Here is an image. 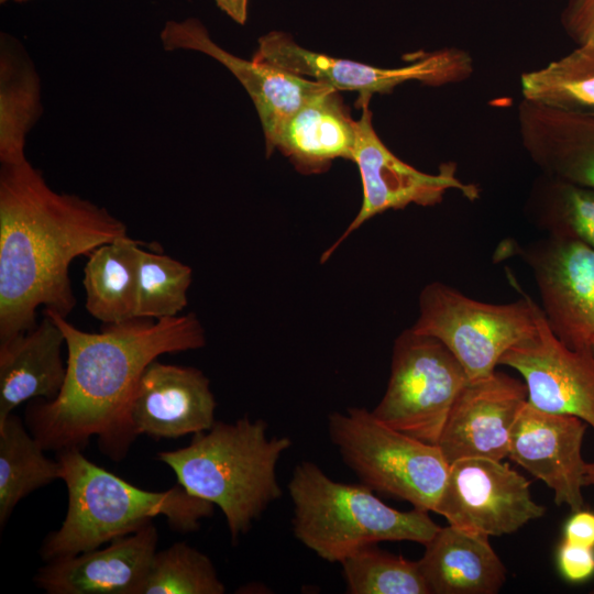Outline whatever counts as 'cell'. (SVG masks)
I'll return each mask as SVG.
<instances>
[{
	"mask_svg": "<svg viewBox=\"0 0 594 594\" xmlns=\"http://www.w3.org/2000/svg\"><path fill=\"white\" fill-rule=\"evenodd\" d=\"M522 99L565 111L594 113V44L520 76Z\"/></svg>",
	"mask_w": 594,
	"mask_h": 594,
	"instance_id": "obj_26",
	"label": "cell"
},
{
	"mask_svg": "<svg viewBox=\"0 0 594 594\" xmlns=\"http://www.w3.org/2000/svg\"><path fill=\"white\" fill-rule=\"evenodd\" d=\"M593 349H594V344H593Z\"/></svg>",
	"mask_w": 594,
	"mask_h": 594,
	"instance_id": "obj_38",
	"label": "cell"
},
{
	"mask_svg": "<svg viewBox=\"0 0 594 594\" xmlns=\"http://www.w3.org/2000/svg\"><path fill=\"white\" fill-rule=\"evenodd\" d=\"M123 221L77 195L57 193L28 160L0 168V341L33 328L36 309L76 306L74 258L127 237Z\"/></svg>",
	"mask_w": 594,
	"mask_h": 594,
	"instance_id": "obj_2",
	"label": "cell"
},
{
	"mask_svg": "<svg viewBox=\"0 0 594 594\" xmlns=\"http://www.w3.org/2000/svg\"><path fill=\"white\" fill-rule=\"evenodd\" d=\"M528 219L548 235L594 250V188L540 175L526 201Z\"/></svg>",
	"mask_w": 594,
	"mask_h": 594,
	"instance_id": "obj_27",
	"label": "cell"
},
{
	"mask_svg": "<svg viewBox=\"0 0 594 594\" xmlns=\"http://www.w3.org/2000/svg\"><path fill=\"white\" fill-rule=\"evenodd\" d=\"M253 59L304 78L314 77L337 90H355L360 94L359 99H371L373 94H391L407 81L432 87L460 84L474 73L473 57L460 47L418 52L411 55L408 65L386 68L311 52L278 31L258 38Z\"/></svg>",
	"mask_w": 594,
	"mask_h": 594,
	"instance_id": "obj_9",
	"label": "cell"
},
{
	"mask_svg": "<svg viewBox=\"0 0 594 594\" xmlns=\"http://www.w3.org/2000/svg\"><path fill=\"white\" fill-rule=\"evenodd\" d=\"M44 314L64 333L67 372L55 399L29 403L28 429L45 451L82 450L97 436L100 451L112 460L123 459L129 450L127 411L141 375L163 354L205 346L199 318L194 312L158 320L133 318L87 332L59 314Z\"/></svg>",
	"mask_w": 594,
	"mask_h": 594,
	"instance_id": "obj_1",
	"label": "cell"
},
{
	"mask_svg": "<svg viewBox=\"0 0 594 594\" xmlns=\"http://www.w3.org/2000/svg\"><path fill=\"white\" fill-rule=\"evenodd\" d=\"M339 90L329 87L311 97L277 130L267 154L277 147L305 174L321 173L336 158H353L355 121Z\"/></svg>",
	"mask_w": 594,
	"mask_h": 594,
	"instance_id": "obj_21",
	"label": "cell"
},
{
	"mask_svg": "<svg viewBox=\"0 0 594 594\" xmlns=\"http://www.w3.org/2000/svg\"><path fill=\"white\" fill-rule=\"evenodd\" d=\"M349 594H430L418 561L365 546L341 562Z\"/></svg>",
	"mask_w": 594,
	"mask_h": 594,
	"instance_id": "obj_28",
	"label": "cell"
},
{
	"mask_svg": "<svg viewBox=\"0 0 594 594\" xmlns=\"http://www.w3.org/2000/svg\"><path fill=\"white\" fill-rule=\"evenodd\" d=\"M165 51L204 53L224 65L251 97L265 134L266 148L283 122L311 97L331 87L257 61H246L224 51L212 41L206 26L195 18L167 21L161 33Z\"/></svg>",
	"mask_w": 594,
	"mask_h": 594,
	"instance_id": "obj_17",
	"label": "cell"
},
{
	"mask_svg": "<svg viewBox=\"0 0 594 594\" xmlns=\"http://www.w3.org/2000/svg\"><path fill=\"white\" fill-rule=\"evenodd\" d=\"M418 562L430 594H495L506 581L490 536L452 525L439 528Z\"/></svg>",
	"mask_w": 594,
	"mask_h": 594,
	"instance_id": "obj_22",
	"label": "cell"
},
{
	"mask_svg": "<svg viewBox=\"0 0 594 594\" xmlns=\"http://www.w3.org/2000/svg\"><path fill=\"white\" fill-rule=\"evenodd\" d=\"M267 427L248 416L216 421L188 446L156 455L184 488L219 507L232 542L283 494L276 466L293 442L286 436L268 437Z\"/></svg>",
	"mask_w": 594,
	"mask_h": 594,
	"instance_id": "obj_4",
	"label": "cell"
},
{
	"mask_svg": "<svg viewBox=\"0 0 594 594\" xmlns=\"http://www.w3.org/2000/svg\"><path fill=\"white\" fill-rule=\"evenodd\" d=\"M44 449L13 413L0 420V527L3 528L21 499L62 480L61 462Z\"/></svg>",
	"mask_w": 594,
	"mask_h": 594,
	"instance_id": "obj_25",
	"label": "cell"
},
{
	"mask_svg": "<svg viewBox=\"0 0 594 594\" xmlns=\"http://www.w3.org/2000/svg\"><path fill=\"white\" fill-rule=\"evenodd\" d=\"M468 383L464 369L442 342L409 328L394 341L387 387L372 414L399 432L437 446Z\"/></svg>",
	"mask_w": 594,
	"mask_h": 594,
	"instance_id": "obj_8",
	"label": "cell"
},
{
	"mask_svg": "<svg viewBox=\"0 0 594 594\" xmlns=\"http://www.w3.org/2000/svg\"><path fill=\"white\" fill-rule=\"evenodd\" d=\"M56 458L68 505L59 529L42 543L40 554L45 561L97 549L157 516H164L175 531L191 532L213 514V504L179 483L166 491H146L89 461L80 449L57 451Z\"/></svg>",
	"mask_w": 594,
	"mask_h": 594,
	"instance_id": "obj_3",
	"label": "cell"
},
{
	"mask_svg": "<svg viewBox=\"0 0 594 594\" xmlns=\"http://www.w3.org/2000/svg\"><path fill=\"white\" fill-rule=\"evenodd\" d=\"M65 337L46 314L33 328L0 341V420L35 398L55 399L65 383Z\"/></svg>",
	"mask_w": 594,
	"mask_h": 594,
	"instance_id": "obj_20",
	"label": "cell"
},
{
	"mask_svg": "<svg viewBox=\"0 0 594 594\" xmlns=\"http://www.w3.org/2000/svg\"><path fill=\"white\" fill-rule=\"evenodd\" d=\"M369 101L358 99L362 114L355 121L356 139L352 158L361 175L362 205L344 232L322 253L321 263L374 216L387 210L404 209L409 205L436 206L449 190L459 191L470 201L480 197L477 185L465 183L458 176V165L454 162L442 163L436 174H428L398 158L375 132Z\"/></svg>",
	"mask_w": 594,
	"mask_h": 594,
	"instance_id": "obj_11",
	"label": "cell"
},
{
	"mask_svg": "<svg viewBox=\"0 0 594 594\" xmlns=\"http://www.w3.org/2000/svg\"><path fill=\"white\" fill-rule=\"evenodd\" d=\"M563 540L594 548V513L576 510L564 526Z\"/></svg>",
	"mask_w": 594,
	"mask_h": 594,
	"instance_id": "obj_33",
	"label": "cell"
},
{
	"mask_svg": "<svg viewBox=\"0 0 594 594\" xmlns=\"http://www.w3.org/2000/svg\"><path fill=\"white\" fill-rule=\"evenodd\" d=\"M508 279L522 295L509 304L479 301L440 282L420 292L418 317L410 328L442 342L469 382L491 376L509 349L537 331L538 305L513 276Z\"/></svg>",
	"mask_w": 594,
	"mask_h": 594,
	"instance_id": "obj_7",
	"label": "cell"
},
{
	"mask_svg": "<svg viewBox=\"0 0 594 594\" xmlns=\"http://www.w3.org/2000/svg\"><path fill=\"white\" fill-rule=\"evenodd\" d=\"M217 402L210 381L193 366L154 360L141 375L128 407L124 441L140 435L176 439L209 430L216 422Z\"/></svg>",
	"mask_w": 594,
	"mask_h": 594,
	"instance_id": "obj_14",
	"label": "cell"
},
{
	"mask_svg": "<svg viewBox=\"0 0 594 594\" xmlns=\"http://www.w3.org/2000/svg\"><path fill=\"white\" fill-rule=\"evenodd\" d=\"M587 424L579 417L539 410L528 402L510 435L508 457L554 494L557 505L582 509L586 463L582 443Z\"/></svg>",
	"mask_w": 594,
	"mask_h": 594,
	"instance_id": "obj_16",
	"label": "cell"
},
{
	"mask_svg": "<svg viewBox=\"0 0 594 594\" xmlns=\"http://www.w3.org/2000/svg\"><path fill=\"white\" fill-rule=\"evenodd\" d=\"M288 493L295 538L330 563L381 541L425 546L440 528L428 512L393 508L364 484L337 482L310 461L294 468Z\"/></svg>",
	"mask_w": 594,
	"mask_h": 594,
	"instance_id": "obj_5",
	"label": "cell"
},
{
	"mask_svg": "<svg viewBox=\"0 0 594 594\" xmlns=\"http://www.w3.org/2000/svg\"><path fill=\"white\" fill-rule=\"evenodd\" d=\"M157 541L151 521L102 549L47 561L34 582L48 594H142Z\"/></svg>",
	"mask_w": 594,
	"mask_h": 594,
	"instance_id": "obj_18",
	"label": "cell"
},
{
	"mask_svg": "<svg viewBox=\"0 0 594 594\" xmlns=\"http://www.w3.org/2000/svg\"><path fill=\"white\" fill-rule=\"evenodd\" d=\"M557 561L561 575L569 582H583L594 574V548L562 540Z\"/></svg>",
	"mask_w": 594,
	"mask_h": 594,
	"instance_id": "obj_32",
	"label": "cell"
},
{
	"mask_svg": "<svg viewBox=\"0 0 594 594\" xmlns=\"http://www.w3.org/2000/svg\"><path fill=\"white\" fill-rule=\"evenodd\" d=\"M26 1H30V0H0V3H1V4L8 3V2H16V3H20V2H26Z\"/></svg>",
	"mask_w": 594,
	"mask_h": 594,
	"instance_id": "obj_36",
	"label": "cell"
},
{
	"mask_svg": "<svg viewBox=\"0 0 594 594\" xmlns=\"http://www.w3.org/2000/svg\"><path fill=\"white\" fill-rule=\"evenodd\" d=\"M509 256H519L530 268L556 337L572 350L594 351V250L547 234L524 245L505 240L495 260Z\"/></svg>",
	"mask_w": 594,
	"mask_h": 594,
	"instance_id": "obj_10",
	"label": "cell"
},
{
	"mask_svg": "<svg viewBox=\"0 0 594 594\" xmlns=\"http://www.w3.org/2000/svg\"><path fill=\"white\" fill-rule=\"evenodd\" d=\"M517 122L521 145L541 175L594 188V113L522 99Z\"/></svg>",
	"mask_w": 594,
	"mask_h": 594,
	"instance_id": "obj_19",
	"label": "cell"
},
{
	"mask_svg": "<svg viewBox=\"0 0 594 594\" xmlns=\"http://www.w3.org/2000/svg\"><path fill=\"white\" fill-rule=\"evenodd\" d=\"M584 486H594V461L586 463Z\"/></svg>",
	"mask_w": 594,
	"mask_h": 594,
	"instance_id": "obj_35",
	"label": "cell"
},
{
	"mask_svg": "<svg viewBox=\"0 0 594 594\" xmlns=\"http://www.w3.org/2000/svg\"><path fill=\"white\" fill-rule=\"evenodd\" d=\"M216 6L238 24L244 25L248 19L249 0H213Z\"/></svg>",
	"mask_w": 594,
	"mask_h": 594,
	"instance_id": "obj_34",
	"label": "cell"
},
{
	"mask_svg": "<svg viewBox=\"0 0 594 594\" xmlns=\"http://www.w3.org/2000/svg\"><path fill=\"white\" fill-rule=\"evenodd\" d=\"M193 270L166 254L140 248L136 288V318L176 317L187 306Z\"/></svg>",
	"mask_w": 594,
	"mask_h": 594,
	"instance_id": "obj_29",
	"label": "cell"
},
{
	"mask_svg": "<svg viewBox=\"0 0 594 594\" xmlns=\"http://www.w3.org/2000/svg\"><path fill=\"white\" fill-rule=\"evenodd\" d=\"M328 433L362 484L435 513L450 466L438 446L399 432L360 407L329 414Z\"/></svg>",
	"mask_w": 594,
	"mask_h": 594,
	"instance_id": "obj_6",
	"label": "cell"
},
{
	"mask_svg": "<svg viewBox=\"0 0 594 594\" xmlns=\"http://www.w3.org/2000/svg\"><path fill=\"white\" fill-rule=\"evenodd\" d=\"M435 513L449 525L499 537L542 517L530 482L507 463L487 458H464L450 463Z\"/></svg>",
	"mask_w": 594,
	"mask_h": 594,
	"instance_id": "obj_12",
	"label": "cell"
},
{
	"mask_svg": "<svg viewBox=\"0 0 594 594\" xmlns=\"http://www.w3.org/2000/svg\"><path fill=\"white\" fill-rule=\"evenodd\" d=\"M40 76L22 44L2 32L0 36V162L26 160L29 132L42 114Z\"/></svg>",
	"mask_w": 594,
	"mask_h": 594,
	"instance_id": "obj_23",
	"label": "cell"
},
{
	"mask_svg": "<svg viewBox=\"0 0 594 594\" xmlns=\"http://www.w3.org/2000/svg\"><path fill=\"white\" fill-rule=\"evenodd\" d=\"M527 396L525 383L503 372L469 382L437 443L448 463L464 458H507L512 430Z\"/></svg>",
	"mask_w": 594,
	"mask_h": 594,
	"instance_id": "obj_15",
	"label": "cell"
},
{
	"mask_svg": "<svg viewBox=\"0 0 594 594\" xmlns=\"http://www.w3.org/2000/svg\"><path fill=\"white\" fill-rule=\"evenodd\" d=\"M560 22L576 45L594 44V0H568Z\"/></svg>",
	"mask_w": 594,
	"mask_h": 594,
	"instance_id": "obj_31",
	"label": "cell"
},
{
	"mask_svg": "<svg viewBox=\"0 0 594 594\" xmlns=\"http://www.w3.org/2000/svg\"><path fill=\"white\" fill-rule=\"evenodd\" d=\"M501 364L522 376L529 405L579 417L594 429V351H576L562 343L540 306L536 333L509 349Z\"/></svg>",
	"mask_w": 594,
	"mask_h": 594,
	"instance_id": "obj_13",
	"label": "cell"
},
{
	"mask_svg": "<svg viewBox=\"0 0 594 594\" xmlns=\"http://www.w3.org/2000/svg\"><path fill=\"white\" fill-rule=\"evenodd\" d=\"M226 591L210 558L180 541L155 552L142 594H223Z\"/></svg>",
	"mask_w": 594,
	"mask_h": 594,
	"instance_id": "obj_30",
	"label": "cell"
},
{
	"mask_svg": "<svg viewBox=\"0 0 594 594\" xmlns=\"http://www.w3.org/2000/svg\"><path fill=\"white\" fill-rule=\"evenodd\" d=\"M143 245L127 235L98 246L88 255L82 278L85 306L102 323L136 318L139 251Z\"/></svg>",
	"mask_w": 594,
	"mask_h": 594,
	"instance_id": "obj_24",
	"label": "cell"
},
{
	"mask_svg": "<svg viewBox=\"0 0 594 594\" xmlns=\"http://www.w3.org/2000/svg\"><path fill=\"white\" fill-rule=\"evenodd\" d=\"M591 593H592V594H594V588L592 590V592H591Z\"/></svg>",
	"mask_w": 594,
	"mask_h": 594,
	"instance_id": "obj_37",
	"label": "cell"
}]
</instances>
